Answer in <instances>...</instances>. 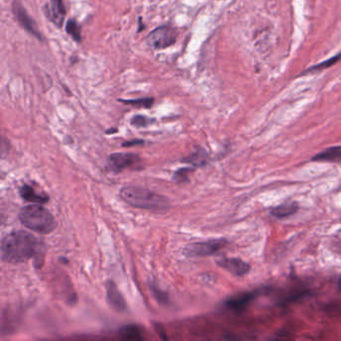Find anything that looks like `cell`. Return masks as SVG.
<instances>
[{
  "label": "cell",
  "instance_id": "1",
  "mask_svg": "<svg viewBox=\"0 0 341 341\" xmlns=\"http://www.w3.org/2000/svg\"><path fill=\"white\" fill-rule=\"evenodd\" d=\"M39 241L29 232L15 230L6 234L1 241V258L5 262H24L37 253Z\"/></svg>",
  "mask_w": 341,
  "mask_h": 341
},
{
  "label": "cell",
  "instance_id": "2",
  "mask_svg": "<svg viewBox=\"0 0 341 341\" xmlns=\"http://www.w3.org/2000/svg\"><path fill=\"white\" fill-rule=\"evenodd\" d=\"M120 197L127 204L140 209L162 211L169 207V201L165 196L139 186L123 187Z\"/></svg>",
  "mask_w": 341,
  "mask_h": 341
},
{
  "label": "cell",
  "instance_id": "3",
  "mask_svg": "<svg viewBox=\"0 0 341 341\" xmlns=\"http://www.w3.org/2000/svg\"><path fill=\"white\" fill-rule=\"evenodd\" d=\"M18 217L25 227L41 234H48L56 227L53 215L38 203L22 207Z\"/></svg>",
  "mask_w": 341,
  "mask_h": 341
},
{
  "label": "cell",
  "instance_id": "4",
  "mask_svg": "<svg viewBox=\"0 0 341 341\" xmlns=\"http://www.w3.org/2000/svg\"><path fill=\"white\" fill-rule=\"evenodd\" d=\"M227 243H228V241H227L225 238L210 239L206 241L194 242V243L188 244L184 248L183 253L189 257L209 256L220 251L222 248H224L227 245Z\"/></svg>",
  "mask_w": 341,
  "mask_h": 341
},
{
  "label": "cell",
  "instance_id": "5",
  "mask_svg": "<svg viewBox=\"0 0 341 341\" xmlns=\"http://www.w3.org/2000/svg\"><path fill=\"white\" fill-rule=\"evenodd\" d=\"M176 31L168 25H162L152 30L146 37L147 44L153 49H165L176 42Z\"/></svg>",
  "mask_w": 341,
  "mask_h": 341
},
{
  "label": "cell",
  "instance_id": "6",
  "mask_svg": "<svg viewBox=\"0 0 341 341\" xmlns=\"http://www.w3.org/2000/svg\"><path fill=\"white\" fill-rule=\"evenodd\" d=\"M12 10H13V14L15 16V19L21 25V27H23L27 32H29L31 35L35 36L37 39L41 40L42 35L37 28L36 22L27 13V11L21 5V3L18 1H14L13 5H12Z\"/></svg>",
  "mask_w": 341,
  "mask_h": 341
},
{
  "label": "cell",
  "instance_id": "7",
  "mask_svg": "<svg viewBox=\"0 0 341 341\" xmlns=\"http://www.w3.org/2000/svg\"><path fill=\"white\" fill-rule=\"evenodd\" d=\"M139 162V156L134 153H113L108 157V168L113 172H121Z\"/></svg>",
  "mask_w": 341,
  "mask_h": 341
},
{
  "label": "cell",
  "instance_id": "8",
  "mask_svg": "<svg viewBox=\"0 0 341 341\" xmlns=\"http://www.w3.org/2000/svg\"><path fill=\"white\" fill-rule=\"evenodd\" d=\"M217 265L226 271L230 272L234 276H244L246 275L251 267L250 264L240 258H221L216 261Z\"/></svg>",
  "mask_w": 341,
  "mask_h": 341
},
{
  "label": "cell",
  "instance_id": "9",
  "mask_svg": "<svg viewBox=\"0 0 341 341\" xmlns=\"http://www.w3.org/2000/svg\"><path fill=\"white\" fill-rule=\"evenodd\" d=\"M259 290L256 291H249V292H244L238 295H234L229 297L228 299H226L224 302V306L232 311L239 312L244 310L258 295H259Z\"/></svg>",
  "mask_w": 341,
  "mask_h": 341
},
{
  "label": "cell",
  "instance_id": "10",
  "mask_svg": "<svg viewBox=\"0 0 341 341\" xmlns=\"http://www.w3.org/2000/svg\"><path fill=\"white\" fill-rule=\"evenodd\" d=\"M45 13L47 18L57 27H62L65 16L66 10L63 4V0H51V3L47 5L45 9Z\"/></svg>",
  "mask_w": 341,
  "mask_h": 341
},
{
  "label": "cell",
  "instance_id": "11",
  "mask_svg": "<svg viewBox=\"0 0 341 341\" xmlns=\"http://www.w3.org/2000/svg\"><path fill=\"white\" fill-rule=\"evenodd\" d=\"M106 296L109 304L115 310L120 312L126 311L127 304L125 299L113 281H108L106 283Z\"/></svg>",
  "mask_w": 341,
  "mask_h": 341
},
{
  "label": "cell",
  "instance_id": "12",
  "mask_svg": "<svg viewBox=\"0 0 341 341\" xmlns=\"http://www.w3.org/2000/svg\"><path fill=\"white\" fill-rule=\"evenodd\" d=\"M299 206L296 202L290 201V202H285V203H282L279 204L275 207H273L270 210V214L278 219H283V218H286L289 217L291 215H293L294 213L297 212Z\"/></svg>",
  "mask_w": 341,
  "mask_h": 341
},
{
  "label": "cell",
  "instance_id": "13",
  "mask_svg": "<svg viewBox=\"0 0 341 341\" xmlns=\"http://www.w3.org/2000/svg\"><path fill=\"white\" fill-rule=\"evenodd\" d=\"M311 160L321 162H335L341 160V145L326 148L314 155Z\"/></svg>",
  "mask_w": 341,
  "mask_h": 341
},
{
  "label": "cell",
  "instance_id": "14",
  "mask_svg": "<svg viewBox=\"0 0 341 341\" xmlns=\"http://www.w3.org/2000/svg\"><path fill=\"white\" fill-rule=\"evenodd\" d=\"M19 194H20V196L24 200L32 202V203L43 204V203H46L49 200V198L47 196H44V195H41V194L37 193L35 191V189L32 186L28 185V184H24V185H22L20 187Z\"/></svg>",
  "mask_w": 341,
  "mask_h": 341
},
{
  "label": "cell",
  "instance_id": "15",
  "mask_svg": "<svg viewBox=\"0 0 341 341\" xmlns=\"http://www.w3.org/2000/svg\"><path fill=\"white\" fill-rule=\"evenodd\" d=\"M182 161L185 163L192 164L194 166H204L208 162V154L204 149L199 148L193 153H191L188 157L184 158Z\"/></svg>",
  "mask_w": 341,
  "mask_h": 341
},
{
  "label": "cell",
  "instance_id": "16",
  "mask_svg": "<svg viewBox=\"0 0 341 341\" xmlns=\"http://www.w3.org/2000/svg\"><path fill=\"white\" fill-rule=\"evenodd\" d=\"M119 335L123 339H128V340H137V339H142V331L137 325H126L120 328L119 330Z\"/></svg>",
  "mask_w": 341,
  "mask_h": 341
},
{
  "label": "cell",
  "instance_id": "17",
  "mask_svg": "<svg viewBox=\"0 0 341 341\" xmlns=\"http://www.w3.org/2000/svg\"><path fill=\"white\" fill-rule=\"evenodd\" d=\"M341 60V52L334 55L333 57L321 62V63H318L316 65H313L311 66L310 68H308L305 72H309V73H314V72H319V71H322L324 69H327L331 66H333L334 64H336L337 62H339Z\"/></svg>",
  "mask_w": 341,
  "mask_h": 341
},
{
  "label": "cell",
  "instance_id": "18",
  "mask_svg": "<svg viewBox=\"0 0 341 341\" xmlns=\"http://www.w3.org/2000/svg\"><path fill=\"white\" fill-rule=\"evenodd\" d=\"M65 30L67 32L68 35H70L72 37V39L76 42H80L82 37H81V30L79 25L77 24V22L75 20H68L66 25H65Z\"/></svg>",
  "mask_w": 341,
  "mask_h": 341
},
{
  "label": "cell",
  "instance_id": "19",
  "mask_svg": "<svg viewBox=\"0 0 341 341\" xmlns=\"http://www.w3.org/2000/svg\"><path fill=\"white\" fill-rule=\"evenodd\" d=\"M118 101L126 103V104H130L133 106H141L144 108H150L153 103H154V99L151 97L148 98H140V99H132V100H123V99H119Z\"/></svg>",
  "mask_w": 341,
  "mask_h": 341
},
{
  "label": "cell",
  "instance_id": "20",
  "mask_svg": "<svg viewBox=\"0 0 341 341\" xmlns=\"http://www.w3.org/2000/svg\"><path fill=\"white\" fill-rule=\"evenodd\" d=\"M151 292L153 293L154 297L157 299L158 302H160L161 304H166L168 302V295L166 292H164L162 289H160L158 286H156V284H154L153 282L150 283L149 285Z\"/></svg>",
  "mask_w": 341,
  "mask_h": 341
},
{
  "label": "cell",
  "instance_id": "21",
  "mask_svg": "<svg viewBox=\"0 0 341 341\" xmlns=\"http://www.w3.org/2000/svg\"><path fill=\"white\" fill-rule=\"evenodd\" d=\"M152 122H153L152 119H150L146 116H143V115H136V116L132 117V119L130 120V123L136 127H144V126H147L148 124L152 123Z\"/></svg>",
  "mask_w": 341,
  "mask_h": 341
},
{
  "label": "cell",
  "instance_id": "22",
  "mask_svg": "<svg viewBox=\"0 0 341 341\" xmlns=\"http://www.w3.org/2000/svg\"><path fill=\"white\" fill-rule=\"evenodd\" d=\"M191 168H181L179 169L178 171L175 172V175L174 177L176 178V180H179V181H184L187 179V175H188V172L191 171Z\"/></svg>",
  "mask_w": 341,
  "mask_h": 341
},
{
  "label": "cell",
  "instance_id": "23",
  "mask_svg": "<svg viewBox=\"0 0 341 341\" xmlns=\"http://www.w3.org/2000/svg\"><path fill=\"white\" fill-rule=\"evenodd\" d=\"M143 143H144V141L141 139H133V140L126 141V142L122 143V146L123 147H131V146H136V145H140Z\"/></svg>",
  "mask_w": 341,
  "mask_h": 341
},
{
  "label": "cell",
  "instance_id": "24",
  "mask_svg": "<svg viewBox=\"0 0 341 341\" xmlns=\"http://www.w3.org/2000/svg\"><path fill=\"white\" fill-rule=\"evenodd\" d=\"M139 25H140V27H139V29H138V32L141 31V30L143 29V24L141 23V18H139Z\"/></svg>",
  "mask_w": 341,
  "mask_h": 341
},
{
  "label": "cell",
  "instance_id": "25",
  "mask_svg": "<svg viewBox=\"0 0 341 341\" xmlns=\"http://www.w3.org/2000/svg\"><path fill=\"white\" fill-rule=\"evenodd\" d=\"M339 285H340V288H341V277H340V280H339Z\"/></svg>",
  "mask_w": 341,
  "mask_h": 341
}]
</instances>
